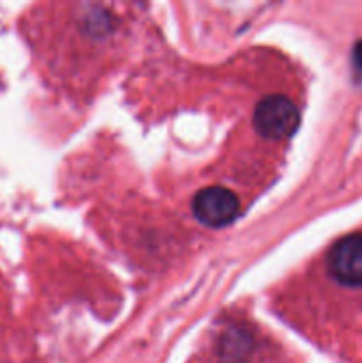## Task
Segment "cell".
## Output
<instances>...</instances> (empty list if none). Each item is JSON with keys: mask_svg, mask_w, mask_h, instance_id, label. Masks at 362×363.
I'll return each instance as SVG.
<instances>
[{"mask_svg": "<svg viewBox=\"0 0 362 363\" xmlns=\"http://www.w3.org/2000/svg\"><path fill=\"white\" fill-rule=\"evenodd\" d=\"M316 269H322L327 282L343 289H362V233L348 234L330 245Z\"/></svg>", "mask_w": 362, "mask_h": 363, "instance_id": "3", "label": "cell"}, {"mask_svg": "<svg viewBox=\"0 0 362 363\" xmlns=\"http://www.w3.org/2000/svg\"><path fill=\"white\" fill-rule=\"evenodd\" d=\"M41 9L28 18L27 34L43 73L73 92L87 91L124 50L126 18L110 4H55Z\"/></svg>", "mask_w": 362, "mask_h": 363, "instance_id": "1", "label": "cell"}, {"mask_svg": "<svg viewBox=\"0 0 362 363\" xmlns=\"http://www.w3.org/2000/svg\"><path fill=\"white\" fill-rule=\"evenodd\" d=\"M353 64H355V74H357L358 82L362 84V43H358L353 53Z\"/></svg>", "mask_w": 362, "mask_h": 363, "instance_id": "6", "label": "cell"}, {"mask_svg": "<svg viewBox=\"0 0 362 363\" xmlns=\"http://www.w3.org/2000/svg\"><path fill=\"white\" fill-rule=\"evenodd\" d=\"M298 123H300L298 106L286 96H268L261 99L254 110V130L265 142H273V144L287 142L297 130Z\"/></svg>", "mask_w": 362, "mask_h": 363, "instance_id": "4", "label": "cell"}, {"mask_svg": "<svg viewBox=\"0 0 362 363\" xmlns=\"http://www.w3.org/2000/svg\"><path fill=\"white\" fill-rule=\"evenodd\" d=\"M190 363H293L268 332L243 315H222Z\"/></svg>", "mask_w": 362, "mask_h": 363, "instance_id": "2", "label": "cell"}, {"mask_svg": "<svg viewBox=\"0 0 362 363\" xmlns=\"http://www.w3.org/2000/svg\"><path fill=\"white\" fill-rule=\"evenodd\" d=\"M192 211L199 222L208 227L229 225L240 213V199L220 184L202 188L195 194Z\"/></svg>", "mask_w": 362, "mask_h": 363, "instance_id": "5", "label": "cell"}]
</instances>
